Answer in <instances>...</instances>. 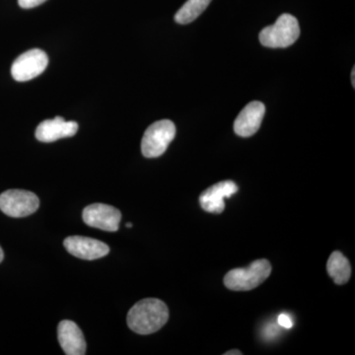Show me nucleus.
Segmentation results:
<instances>
[{"label":"nucleus","mask_w":355,"mask_h":355,"mask_svg":"<svg viewBox=\"0 0 355 355\" xmlns=\"http://www.w3.org/2000/svg\"><path fill=\"white\" fill-rule=\"evenodd\" d=\"M169 319V310L163 301L146 298L132 306L128 312V328L139 335H150L160 330Z\"/></svg>","instance_id":"obj_1"},{"label":"nucleus","mask_w":355,"mask_h":355,"mask_svg":"<svg viewBox=\"0 0 355 355\" xmlns=\"http://www.w3.org/2000/svg\"><path fill=\"white\" fill-rule=\"evenodd\" d=\"M299 36L298 20L291 14L286 13L280 15L275 24L261 30L259 39L266 48L282 49L295 43Z\"/></svg>","instance_id":"obj_2"},{"label":"nucleus","mask_w":355,"mask_h":355,"mask_svg":"<svg viewBox=\"0 0 355 355\" xmlns=\"http://www.w3.org/2000/svg\"><path fill=\"white\" fill-rule=\"evenodd\" d=\"M272 265L266 260L254 261L246 268H235L224 277V284L230 291H248L261 286L270 277Z\"/></svg>","instance_id":"obj_3"},{"label":"nucleus","mask_w":355,"mask_h":355,"mask_svg":"<svg viewBox=\"0 0 355 355\" xmlns=\"http://www.w3.org/2000/svg\"><path fill=\"white\" fill-rule=\"evenodd\" d=\"M176 135V127L169 120L153 123L144 132L141 151L146 158H156L164 154Z\"/></svg>","instance_id":"obj_4"},{"label":"nucleus","mask_w":355,"mask_h":355,"mask_svg":"<svg viewBox=\"0 0 355 355\" xmlns=\"http://www.w3.org/2000/svg\"><path fill=\"white\" fill-rule=\"evenodd\" d=\"M39 207V198L32 191L8 190L0 195V210L14 218L31 216Z\"/></svg>","instance_id":"obj_5"},{"label":"nucleus","mask_w":355,"mask_h":355,"mask_svg":"<svg viewBox=\"0 0 355 355\" xmlns=\"http://www.w3.org/2000/svg\"><path fill=\"white\" fill-rule=\"evenodd\" d=\"M49 64V58L44 51L33 49L19 55L11 67V74L16 81L25 83L41 76Z\"/></svg>","instance_id":"obj_6"},{"label":"nucleus","mask_w":355,"mask_h":355,"mask_svg":"<svg viewBox=\"0 0 355 355\" xmlns=\"http://www.w3.org/2000/svg\"><path fill=\"white\" fill-rule=\"evenodd\" d=\"M84 223L90 227L107 232H116L120 228L121 214L120 210L104 203H93L83 210Z\"/></svg>","instance_id":"obj_7"},{"label":"nucleus","mask_w":355,"mask_h":355,"mask_svg":"<svg viewBox=\"0 0 355 355\" xmlns=\"http://www.w3.org/2000/svg\"><path fill=\"white\" fill-rule=\"evenodd\" d=\"M64 245L69 254L83 260H97L107 256L110 252L108 245L83 236H70L64 240Z\"/></svg>","instance_id":"obj_8"},{"label":"nucleus","mask_w":355,"mask_h":355,"mask_svg":"<svg viewBox=\"0 0 355 355\" xmlns=\"http://www.w3.org/2000/svg\"><path fill=\"white\" fill-rule=\"evenodd\" d=\"M237 191L238 186L232 181H223L214 184L200 195V207L210 214H221L225 209L224 198L232 197Z\"/></svg>","instance_id":"obj_9"},{"label":"nucleus","mask_w":355,"mask_h":355,"mask_svg":"<svg viewBox=\"0 0 355 355\" xmlns=\"http://www.w3.org/2000/svg\"><path fill=\"white\" fill-rule=\"evenodd\" d=\"M266 107L261 102L249 103L240 112L234 123L236 135L242 137H250L258 132L265 116Z\"/></svg>","instance_id":"obj_10"},{"label":"nucleus","mask_w":355,"mask_h":355,"mask_svg":"<svg viewBox=\"0 0 355 355\" xmlns=\"http://www.w3.org/2000/svg\"><path fill=\"white\" fill-rule=\"evenodd\" d=\"M78 123L67 121L62 116H55L53 120L42 121L36 130V139L39 141L53 142L55 140L71 137L76 135Z\"/></svg>","instance_id":"obj_11"},{"label":"nucleus","mask_w":355,"mask_h":355,"mask_svg":"<svg viewBox=\"0 0 355 355\" xmlns=\"http://www.w3.org/2000/svg\"><path fill=\"white\" fill-rule=\"evenodd\" d=\"M58 338L67 355L86 354V342L80 328L74 322L64 320L58 327Z\"/></svg>","instance_id":"obj_12"},{"label":"nucleus","mask_w":355,"mask_h":355,"mask_svg":"<svg viewBox=\"0 0 355 355\" xmlns=\"http://www.w3.org/2000/svg\"><path fill=\"white\" fill-rule=\"evenodd\" d=\"M327 270L335 284L338 286L347 284L352 275V266L349 260L340 252H334L327 263Z\"/></svg>","instance_id":"obj_13"},{"label":"nucleus","mask_w":355,"mask_h":355,"mask_svg":"<svg viewBox=\"0 0 355 355\" xmlns=\"http://www.w3.org/2000/svg\"><path fill=\"white\" fill-rule=\"evenodd\" d=\"M211 0H188L175 15V21L186 25L197 19L209 6Z\"/></svg>","instance_id":"obj_14"},{"label":"nucleus","mask_w":355,"mask_h":355,"mask_svg":"<svg viewBox=\"0 0 355 355\" xmlns=\"http://www.w3.org/2000/svg\"><path fill=\"white\" fill-rule=\"evenodd\" d=\"M277 324L282 328L289 330L293 327V321H292L291 317L288 314H280L277 318Z\"/></svg>","instance_id":"obj_15"},{"label":"nucleus","mask_w":355,"mask_h":355,"mask_svg":"<svg viewBox=\"0 0 355 355\" xmlns=\"http://www.w3.org/2000/svg\"><path fill=\"white\" fill-rule=\"evenodd\" d=\"M46 0H18L20 7L24 9L34 8L43 4Z\"/></svg>","instance_id":"obj_16"},{"label":"nucleus","mask_w":355,"mask_h":355,"mask_svg":"<svg viewBox=\"0 0 355 355\" xmlns=\"http://www.w3.org/2000/svg\"><path fill=\"white\" fill-rule=\"evenodd\" d=\"M279 334V329L275 324H270V326L266 327L265 336L266 338H272V336H277Z\"/></svg>","instance_id":"obj_17"},{"label":"nucleus","mask_w":355,"mask_h":355,"mask_svg":"<svg viewBox=\"0 0 355 355\" xmlns=\"http://www.w3.org/2000/svg\"><path fill=\"white\" fill-rule=\"evenodd\" d=\"M226 355H242V352L240 350L234 349L230 350V352H227L225 354Z\"/></svg>","instance_id":"obj_18"},{"label":"nucleus","mask_w":355,"mask_h":355,"mask_svg":"<svg viewBox=\"0 0 355 355\" xmlns=\"http://www.w3.org/2000/svg\"><path fill=\"white\" fill-rule=\"evenodd\" d=\"M352 86H355V69L354 67V69H352Z\"/></svg>","instance_id":"obj_19"},{"label":"nucleus","mask_w":355,"mask_h":355,"mask_svg":"<svg viewBox=\"0 0 355 355\" xmlns=\"http://www.w3.org/2000/svg\"><path fill=\"white\" fill-rule=\"evenodd\" d=\"M4 254L3 251H2L1 247H0V263L3 261Z\"/></svg>","instance_id":"obj_20"},{"label":"nucleus","mask_w":355,"mask_h":355,"mask_svg":"<svg viewBox=\"0 0 355 355\" xmlns=\"http://www.w3.org/2000/svg\"><path fill=\"white\" fill-rule=\"evenodd\" d=\"M127 227L128 228H132V223H128L127 224Z\"/></svg>","instance_id":"obj_21"}]
</instances>
